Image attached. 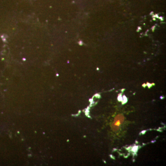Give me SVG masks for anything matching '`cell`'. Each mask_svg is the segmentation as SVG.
I'll list each match as a JSON object with an SVG mask.
<instances>
[{
    "instance_id": "cell-1",
    "label": "cell",
    "mask_w": 166,
    "mask_h": 166,
    "mask_svg": "<svg viewBox=\"0 0 166 166\" xmlns=\"http://www.w3.org/2000/svg\"><path fill=\"white\" fill-rule=\"evenodd\" d=\"M124 119L123 115L119 114L115 118L114 122L113 123L112 128L114 131H117L119 129V126L121 123H122Z\"/></svg>"
}]
</instances>
